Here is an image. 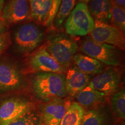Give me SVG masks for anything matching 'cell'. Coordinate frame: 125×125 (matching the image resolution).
<instances>
[{
  "instance_id": "6da1fadb",
  "label": "cell",
  "mask_w": 125,
  "mask_h": 125,
  "mask_svg": "<svg viewBox=\"0 0 125 125\" xmlns=\"http://www.w3.org/2000/svg\"><path fill=\"white\" fill-rule=\"evenodd\" d=\"M32 89L39 99L46 101L56 98H64L65 75L53 73H40L34 76Z\"/></svg>"
},
{
  "instance_id": "7a4b0ae2",
  "label": "cell",
  "mask_w": 125,
  "mask_h": 125,
  "mask_svg": "<svg viewBox=\"0 0 125 125\" xmlns=\"http://www.w3.org/2000/svg\"><path fill=\"white\" fill-rule=\"evenodd\" d=\"M80 51L86 55L99 61L104 65L116 67L121 63L119 49L112 45L98 42L90 37H87L83 41Z\"/></svg>"
},
{
  "instance_id": "3957f363",
  "label": "cell",
  "mask_w": 125,
  "mask_h": 125,
  "mask_svg": "<svg viewBox=\"0 0 125 125\" xmlns=\"http://www.w3.org/2000/svg\"><path fill=\"white\" fill-rule=\"evenodd\" d=\"M65 30L72 36H86L94 27V20L90 15L87 4L78 2L65 20Z\"/></svg>"
},
{
  "instance_id": "277c9868",
  "label": "cell",
  "mask_w": 125,
  "mask_h": 125,
  "mask_svg": "<svg viewBox=\"0 0 125 125\" xmlns=\"http://www.w3.org/2000/svg\"><path fill=\"white\" fill-rule=\"evenodd\" d=\"M45 47L56 62L65 69L71 65L78 49L75 41L63 34L56 35Z\"/></svg>"
},
{
  "instance_id": "5b68a950",
  "label": "cell",
  "mask_w": 125,
  "mask_h": 125,
  "mask_svg": "<svg viewBox=\"0 0 125 125\" xmlns=\"http://www.w3.org/2000/svg\"><path fill=\"white\" fill-rule=\"evenodd\" d=\"M43 39V32L32 23L21 26L14 35V42L17 51L24 55L33 52L42 42Z\"/></svg>"
},
{
  "instance_id": "8992f818",
  "label": "cell",
  "mask_w": 125,
  "mask_h": 125,
  "mask_svg": "<svg viewBox=\"0 0 125 125\" xmlns=\"http://www.w3.org/2000/svg\"><path fill=\"white\" fill-rule=\"evenodd\" d=\"M66 69L56 62L46 51L45 47L38 50L30 56L25 62V68L22 74L26 73H53L62 74Z\"/></svg>"
},
{
  "instance_id": "52a82bcc",
  "label": "cell",
  "mask_w": 125,
  "mask_h": 125,
  "mask_svg": "<svg viewBox=\"0 0 125 125\" xmlns=\"http://www.w3.org/2000/svg\"><path fill=\"white\" fill-rule=\"evenodd\" d=\"M90 37L99 43L112 45L124 51L125 34L112 25L94 20V27Z\"/></svg>"
},
{
  "instance_id": "ba28073f",
  "label": "cell",
  "mask_w": 125,
  "mask_h": 125,
  "mask_svg": "<svg viewBox=\"0 0 125 125\" xmlns=\"http://www.w3.org/2000/svg\"><path fill=\"white\" fill-rule=\"evenodd\" d=\"M71 103L69 100L64 98H56L45 102L40 107L43 125H60Z\"/></svg>"
},
{
  "instance_id": "9c48e42d",
  "label": "cell",
  "mask_w": 125,
  "mask_h": 125,
  "mask_svg": "<svg viewBox=\"0 0 125 125\" xmlns=\"http://www.w3.org/2000/svg\"><path fill=\"white\" fill-rule=\"evenodd\" d=\"M34 109V104L26 98L13 97L0 104V125L12 121Z\"/></svg>"
},
{
  "instance_id": "30bf717a",
  "label": "cell",
  "mask_w": 125,
  "mask_h": 125,
  "mask_svg": "<svg viewBox=\"0 0 125 125\" xmlns=\"http://www.w3.org/2000/svg\"><path fill=\"white\" fill-rule=\"evenodd\" d=\"M0 18L7 24H18L30 19L29 0H10L3 8Z\"/></svg>"
},
{
  "instance_id": "8fae6325",
  "label": "cell",
  "mask_w": 125,
  "mask_h": 125,
  "mask_svg": "<svg viewBox=\"0 0 125 125\" xmlns=\"http://www.w3.org/2000/svg\"><path fill=\"white\" fill-rule=\"evenodd\" d=\"M120 83L121 76L118 72L114 68H109L94 77L88 85L108 96L118 90Z\"/></svg>"
},
{
  "instance_id": "7c38bea8",
  "label": "cell",
  "mask_w": 125,
  "mask_h": 125,
  "mask_svg": "<svg viewBox=\"0 0 125 125\" xmlns=\"http://www.w3.org/2000/svg\"><path fill=\"white\" fill-rule=\"evenodd\" d=\"M23 82L22 73L15 65L0 62V91L18 89L22 86Z\"/></svg>"
},
{
  "instance_id": "4fadbf2b",
  "label": "cell",
  "mask_w": 125,
  "mask_h": 125,
  "mask_svg": "<svg viewBox=\"0 0 125 125\" xmlns=\"http://www.w3.org/2000/svg\"><path fill=\"white\" fill-rule=\"evenodd\" d=\"M90 76L81 72L73 66L67 70L65 75V88L66 94L71 97H75L78 93L89 85Z\"/></svg>"
},
{
  "instance_id": "5bb4252c",
  "label": "cell",
  "mask_w": 125,
  "mask_h": 125,
  "mask_svg": "<svg viewBox=\"0 0 125 125\" xmlns=\"http://www.w3.org/2000/svg\"><path fill=\"white\" fill-rule=\"evenodd\" d=\"M112 3L113 0H90L87 7L95 21L110 24Z\"/></svg>"
},
{
  "instance_id": "9a60e30c",
  "label": "cell",
  "mask_w": 125,
  "mask_h": 125,
  "mask_svg": "<svg viewBox=\"0 0 125 125\" xmlns=\"http://www.w3.org/2000/svg\"><path fill=\"white\" fill-rule=\"evenodd\" d=\"M73 62L78 70L89 75L99 74L104 71V64L86 54H76Z\"/></svg>"
},
{
  "instance_id": "2e32d148",
  "label": "cell",
  "mask_w": 125,
  "mask_h": 125,
  "mask_svg": "<svg viewBox=\"0 0 125 125\" xmlns=\"http://www.w3.org/2000/svg\"><path fill=\"white\" fill-rule=\"evenodd\" d=\"M30 19L45 25L52 5V0H29Z\"/></svg>"
},
{
  "instance_id": "e0dca14e",
  "label": "cell",
  "mask_w": 125,
  "mask_h": 125,
  "mask_svg": "<svg viewBox=\"0 0 125 125\" xmlns=\"http://www.w3.org/2000/svg\"><path fill=\"white\" fill-rule=\"evenodd\" d=\"M106 95L87 85L75 96L77 103L82 107L90 108L105 101Z\"/></svg>"
},
{
  "instance_id": "ac0fdd59",
  "label": "cell",
  "mask_w": 125,
  "mask_h": 125,
  "mask_svg": "<svg viewBox=\"0 0 125 125\" xmlns=\"http://www.w3.org/2000/svg\"><path fill=\"white\" fill-rule=\"evenodd\" d=\"M85 111L77 102L71 103L61 121L60 125H82Z\"/></svg>"
},
{
  "instance_id": "d6986e66",
  "label": "cell",
  "mask_w": 125,
  "mask_h": 125,
  "mask_svg": "<svg viewBox=\"0 0 125 125\" xmlns=\"http://www.w3.org/2000/svg\"><path fill=\"white\" fill-rule=\"evenodd\" d=\"M0 125H43L40 114L31 111Z\"/></svg>"
},
{
  "instance_id": "ffe728a7",
  "label": "cell",
  "mask_w": 125,
  "mask_h": 125,
  "mask_svg": "<svg viewBox=\"0 0 125 125\" xmlns=\"http://www.w3.org/2000/svg\"><path fill=\"white\" fill-rule=\"evenodd\" d=\"M77 1L78 0H62L58 12L54 19V27L59 28L62 26L75 7Z\"/></svg>"
},
{
  "instance_id": "44dd1931",
  "label": "cell",
  "mask_w": 125,
  "mask_h": 125,
  "mask_svg": "<svg viewBox=\"0 0 125 125\" xmlns=\"http://www.w3.org/2000/svg\"><path fill=\"white\" fill-rule=\"evenodd\" d=\"M111 106L112 111L117 118H125V92L121 89L112 94L111 97Z\"/></svg>"
},
{
  "instance_id": "7402d4cb",
  "label": "cell",
  "mask_w": 125,
  "mask_h": 125,
  "mask_svg": "<svg viewBox=\"0 0 125 125\" xmlns=\"http://www.w3.org/2000/svg\"><path fill=\"white\" fill-rule=\"evenodd\" d=\"M107 118L103 111L98 108L90 109L85 112L82 125H107Z\"/></svg>"
},
{
  "instance_id": "603a6c76",
  "label": "cell",
  "mask_w": 125,
  "mask_h": 125,
  "mask_svg": "<svg viewBox=\"0 0 125 125\" xmlns=\"http://www.w3.org/2000/svg\"><path fill=\"white\" fill-rule=\"evenodd\" d=\"M112 26L122 31L125 32V10L113 2L111 8V23Z\"/></svg>"
},
{
  "instance_id": "cb8c5ba5",
  "label": "cell",
  "mask_w": 125,
  "mask_h": 125,
  "mask_svg": "<svg viewBox=\"0 0 125 125\" xmlns=\"http://www.w3.org/2000/svg\"><path fill=\"white\" fill-rule=\"evenodd\" d=\"M62 0H52V5L51 10H50L49 16L47 19L45 26L47 27H51L52 25L53 24L54 19L55 16L58 12L59 7Z\"/></svg>"
},
{
  "instance_id": "d4e9b609",
  "label": "cell",
  "mask_w": 125,
  "mask_h": 125,
  "mask_svg": "<svg viewBox=\"0 0 125 125\" xmlns=\"http://www.w3.org/2000/svg\"><path fill=\"white\" fill-rule=\"evenodd\" d=\"M10 44V34L7 31L2 35L0 36V55L7 49Z\"/></svg>"
},
{
  "instance_id": "484cf974",
  "label": "cell",
  "mask_w": 125,
  "mask_h": 125,
  "mask_svg": "<svg viewBox=\"0 0 125 125\" xmlns=\"http://www.w3.org/2000/svg\"><path fill=\"white\" fill-rule=\"evenodd\" d=\"M7 32V26L6 23L0 18V36Z\"/></svg>"
},
{
  "instance_id": "4316f807",
  "label": "cell",
  "mask_w": 125,
  "mask_h": 125,
  "mask_svg": "<svg viewBox=\"0 0 125 125\" xmlns=\"http://www.w3.org/2000/svg\"><path fill=\"white\" fill-rule=\"evenodd\" d=\"M113 2L122 8L125 7V0H113Z\"/></svg>"
},
{
  "instance_id": "83f0119b",
  "label": "cell",
  "mask_w": 125,
  "mask_h": 125,
  "mask_svg": "<svg viewBox=\"0 0 125 125\" xmlns=\"http://www.w3.org/2000/svg\"><path fill=\"white\" fill-rule=\"evenodd\" d=\"M4 0H0V15H1V12H2V9L4 6Z\"/></svg>"
},
{
  "instance_id": "f1b7e54d",
  "label": "cell",
  "mask_w": 125,
  "mask_h": 125,
  "mask_svg": "<svg viewBox=\"0 0 125 125\" xmlns=\"http://www.w3.org/2000/svg\"><path fill=\"white\" fill-rule=\"evenodd\" d=\"M90 0H78V2H82L84 3V4H87V3Z\"/></svg>"
}]
</instances>
